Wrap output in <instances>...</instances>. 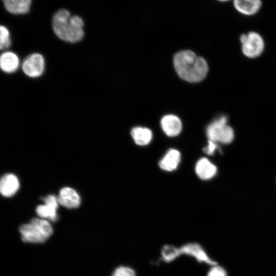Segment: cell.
I'll return each mask as SVG.
<instances>
[{
  "label": "cell",
  "mask_w": 276,
  "mask_h": 276,
  "mask_svg": "<svg viewBox=\"0 0 276 276\" xmlns=\"http://www.w3.org/2000/svg\"><path fill=\"white\" fill-rule=\"evenodd\" d=\"M111 276H136L135 272L132 268L120 266L115 269Z\"/></svg>",
  "instance_id": "ffe728a7"
},
{
  "label": "cell",
  "mask_w": 276,
  "mask_h": 276,
  "mask_svg": "<svg viewBox=\"0 0 276 276\" xmlns=\"http://www.w3.org/2000/svg\"><path fill=\"white\" fill-rule=\"evenodd\" d=\"M20 65V61L16 54L11 51L3 52L0 57V66L3 72L11 74L16 72Z\"/></svg>",
  "instance_id": "7c38bea8"
},
{
  "label": "cell",
  "mask_w": 276,
  "mask_h": 276,
  "mask_svg": "<svg viewBox=\"0 0 276 276\" xmlns=\"http://www.w3.org/2000/svg\"><path fill=\"white\" fill-rule=\"evenodd\" d=\"M19 183L17 177L12 173L4 175L0 181V191L5 197L13 195L18 190Z\"/></svg>",
  "instance_id": "8fae6325"
},
{
  "label": "cell",
  "mask_w": 276,
  "mask_h": 276,
  "mask_svg": "<svg viewBox=\"0 0 276 276\" xmlns=\"http://www.w3.org/2000/svg\"><path fill=\"white\" fill-rule=\"evenodd\" d=\"M206 276H227V272L224 268L216 265L213 266Z\"/></svg>",
  "instance_id": "44dd1931"
},
{
  "label": "cell",
  "mask_w": 276,
  "mask_h": 276,
  "mask_svg": "<svg viewBox=\"0 0 276 276\" xmlns=\"http://www.w3.org/2000/svg\"><path fill=\"white\" fill-rule=\"evenodd\" d=\"M218 1H220V2H227L229 0H218Z\"/></svg>",
  "instance_id": "603a6c76"
},
{
  "label": "cell",
  "mask_w": 276,
  "mask_h": 276,
  "mask_svg": "<svg viewBox=\"0 0 276 276\" xmlns=\"http://www.w3.org/2000/svg\"><path fill=\"white\" fill-rule=\"evenodd\" d=\"M226 117L222 116L212 122L206 128L209 140L223 144L230 143L233 140L234 133L231 127L227 124Z\"/></svg>",
  "instance_id": "277c9868"
},
{
  "label": "cell",
  "mask_w": 276,
  "mask_h": 276,
  "mask_svg": "<svg viewBox=\"0 0 276 276\" xmlns=\"http://www.w3.org/2000/svg\"><path fill=\"white\" fill-rule=\"evenodd\" d=\"M181 255L193 257L200 263L214 266L217 262L209 257L203 247L197 243H189L179 247Z\"/></svg>",
  "instance_id": "52a82bcc"
},
{
  "label": "cell",
  "mask_w": 276,
  "mask_h": 276,
  "mask_svg": "<svg viewBox=\"0 0 276 276\" xmlns=\"http://www.w3.org/2000/svg\"><path fill=\"white\" fill-rule=\"evenodd\" d=\"M173 63L178 75L190 82L202 80L208 72L205 60L190 50H182L174 56Z\"/></svg>",
  "instance_id": "6da1fadb"
},
{
  "label": "cell",
  "mask_w": 276,
  "mask_h": 276,
  "mask_svg": "<svg viewBox=\"0 0 276 276\" xmlns=\"http://www.w3.org/2000/svg\"><path fill=\"white\" fill-rule=\"evenodd\" d=\"M0 30V49L3 50L10 47L11 40L9 31L5 26H1Z\"/></svg>",
  "instance_id": "d6986e66"
},
{
  "label": "cell",
  "mask_w": 276,
  "mask_h": 276,
  "mask_svg": "<svg viewBox=\"0 0 276 276\" xmlns=\"http://www.w3.org/2000/svg\"><path fill=\"white\" fill-rule=\"evenodd\" d=\"M195 172L200 178L207 180L216 174L217 168L208 159L201 158L196 164Z\"/></svg>",
  "instance_id": "9a60e30c"
},
{
  "label": "cell",
  "mask_w": 276,
  "mask_h": 276,
  "mask_svg": "<svg viewBox=\"0 0 276 276\" xmlns=\"http://www.w3.org/2000/svg\"><path fill=\"white\" fill-rule=\"evenodd\" d=\"M6 10L13 14H25L28 12L31 0H2Z\"/></svg>",
  "instance_id": "2e32d148"
},
{
  "label": "cell",
  "mask_w": 276,
  "mask_h": 276,
  "mask_svg": "<svg viewBox=\"0 0 276 276\" xmlns=\"http://www.w3.org/2000/svg\"><path fill=\"white\" fill-rule=\"evenodd\" d=\"M131 135L134 142L140 146L148 145L152 138L151 130L142 127L133 128L131 131Z\"/></svg>",
  "instance_id": "e0dca14e"
},
{
  "label": "cell",
  "mask_w": 276,
  "mask_h": 276,
  "mask_svg": "<svg viewBox=\"0 0 276 276\" xmlns=\"http://www.w3.org/2000/svg\"><path fill=\"white\" fill-rule=\"evenodd\" d=\"M180 158L179 151L174 149H170L159 161V166L164 170L172 171L178 167Z\"/></svg>",
  "instance_id": "5bb4252c"
},
{
  "label": "cell",
  "mask_w": 276,
  "mask_h": 276,
  "mask_svg": "<svg viewBox=\"0 0 276 276\" xmlns=\"http://www.w3.org/2000/svg\"><path fill=\"white\" fill-rule=\"evenodd\" d=\"M57 199L60 204L68 209L78 208L81 202L77 192L70 187L62 188Z\"/></svg>",
  "instance_id": "9c48e42d"
},
{
  "label": "cell",
  "mask_w": 276,
  "mask_h": 276,
  "mask_svg": "<svg viewBox=\"0 0 276 276\" xmlns=\"http://www.w3.org/2000/svg\"><path fill=\"white\" fill-rule=\"evenodd\" d=\"M242 43L243 53L249 58L259 56L263 51L264 41L260 34L255 32H250L242 34L240 38Z\"/></svg>",
  "instance_id": "5b68a950"
},
{
  "label": "cell",
  "mask_w": 276,
  "mask_h": 276,
  "mask_svg": "<svg viewBox=\"0 0 276 276\" xmlns=\"http://www.w3.org/2000/svg\"><path fill=\"white\" fill-rule=\"evenodd\" d=\"M217 149L216 142L209 140L208 145L203 149L204 152L209 155L214 154L215 151Z\"/></svg>",
  "instance_id": "7402d4cb"
},
{
  "label": "cell",
  "mask_w": 276,
  "mask_h": 276,
  "mask_svg": "<svg viewBox=\"0 0 276 276\" xmlns=\"http://www.w3.org/2000/svg\"><path fill=\"white\" fill-rule=\"evenodd\" d=\"M233 4L236 10L245 15H252L261 9V0H233Z\"/></svg>",
  "instance_id": "4fadbf2b"
},
{
  "label": "cell",
  "mask_w": 276,
  "mask_h": 276,
  "mask_svg": "<svg viewBox=\"0 0 276 276\" xmlns=\"http://www.w3.org/2000/svg\"><path fill=\"white\" fill-rule=\"evenodd\" d=\"M181 254L179 247L173 245H165L161 249L162 260L167 263L171 262L176 260Z\"/></svg>",
  "instance_id": "ac0fdd59"
},
{
  "label": "cell",
  "mask_w": 276,
  "mask_h": 276,
  "mask_svg": "<svg viewBox=\"0 0 276 276\" xmlns=\"http://www.w3.org/2000/svg\"><path fill=\"white\" fill-rule=\"evenodd\" d=\"M21 68L27 76L32 78L39 77L44 71V58L41 54L32 53L24 60Z\"/></svg>",
  "instance_id": "8992f818"
},
{
  "label": "cell",
  "mask_w": 276,
  "mask_h": 276,
  "mask_svg": "<svg viewBox=\"0 0 276 276\" xmlns=\"http://www.w3.org/2000/svg\"><path fill=\"white\" fill-rule=\"evenodd\" d=\"M160 125L164 133L170 137L178 135L182 129V124L180 119L173 114H167L164 116L161 119Z\"/></svg>",
  "instance_id": "30bf717a"
},
{
  "label": "cell",
  "mask_w": 276,
  "mask_h": 276,
  "mask_svg": "<svg viewBox=\"0 0 276 276\" xmlns=\"http://www.w3.org/2000/svg\"><path fill=\"white\" fill-rule=\"evenodd\" d=\"M83 26L80 17L72 16L65 9L57 11L53 18L52 27L55 34L59 39L68 42L76 43L83 39Z\"/></svg>",
  "instance_id": "7a4b0ae2"
},
{
  "label": "cell",
  "mask_w": 276,
  "mask_h": 276,
  "mask_svg": "<svg viewBox=\"0 0 276 276\" xmlns=\"http://www.w3.org/2000/svg\"><path fill=\"white\" fill-rule=\"evenodd\" d=\"M42 200L45 204L36 207L37 214L40 218L55 221L57 219V209L59 203L57 198L54 195H49Z\"/></svg>",
  "instance_id": "ba28073f"
},
{
  "label": "cell",
  "mask_w": 276,
  "mask_h": 276,
  "mask_svg": "<svg viewBox=\"0 0 276 276\" xmlns=\"http://www.w3.org/2000/svg\"><path fill=\"white\" fill-rule=\"evenodd\" d=\"M24 242L40 243L45 242L53 234L50 223L42 218H33L29 223L19 227Z\"/></svg>",
  "instance_id": "3957f363"
}]
</instances>
